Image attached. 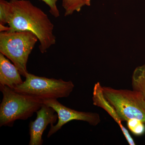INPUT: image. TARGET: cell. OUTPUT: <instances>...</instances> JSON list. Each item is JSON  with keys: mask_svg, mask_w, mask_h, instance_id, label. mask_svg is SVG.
I'll list each match as a JSON object with an SVG mask.
<instances>
[{"mask_svg": "<svg viewBox=\"0 0 145 145\" xmlns=\"http://www.w3.org/2000/svg\"><path fill=\"white\" fill-rule=\"evenodd\" d=\"M7 24L10 31H30L38 38L44 53L56 43L54 25L48 16L29 0H0V25Z\"/></svg>", "mask_w": 145, "mask_h": 145, "instance_id": "cell-1", "label": "cell"}, {"mask_svg": "<svg viewBox=\"0 0 145 145\" xmlns=\"http://www.w3.org/2000/svg\"><path fill=\"white\" fill-rule=\"evenodd\" d=\"M3 98L0 105V126L13 127L17 120H26L43 105L41 100L18 93L0 85Z\"/></svg>", "mask_w": 145, "mask_h": 145, "instance_id": "cell-2", "label": "cell"}, {"mask_svg": "<svg viewBox=\"0 0 145 145\" xmlns=\"http://www.w3.org/2000/svg\"><path fill=\"white\" fill-rule=\"evenodd\" d=\"M38 39L30 31H2L0 33V52L10 59L25 78L28 73L29 57Z\"/></svg>", "mask_w": 145, "mask_h": 145, "instance_id": "cell-3", "label": "cell"}, {"mask_svg": "<svg viewBox=\"0 0 145 145\" xmlns=\"http://www.w3.org/2000/svg\"><path fill=\"white\" fill-rule=\"evenodd\" d=\"M25 78V81L15 87L13 90L42 101L67 98L74 88L71 81L61 79L39 77L29 72Z\"/></svg>", "mask_w": 145, "mask_h": 145, "instance_id": "cell-4", "label": "cell"}, {"mask_svg": "<svg viewBox=\"0 0 145 145\" xmlns=\"http://www.w3.org/2000/svg\"><path fill=\"white\" fill-rule=\"evenodd\" d=\"M107 101L114 107L122 121L137 119L145 124V101L142 93L133 89L102 87Z\"/></svg>", "mask_w": 145, "mask_h": 145, "instance_id": "cell-5", "label": "cell"}, {"mask_svg": "<svg viewBox=\"0 0 145 145\" xmlns=\"http://www.w3.org/2000/svg\"><path fill=\"white\" fill-rule=\"evenodd\" d=\"M42 102L47 106L52 108L58 115L57 124L50 125V129L47 135L48 138L61 129L63 126L73 120L84 121L94 126L99 124L101 122V118L98 113L72 109L61 104L57 99H47Z\"/></svg>", "mask_w": 145, "mask_h": 145, "instance_id": "cell-6", "label": "cell"}, {"mask_svg": "<svg viewBox=\"0 0 145 145\" xmlns=\"http://www.w3.org/2000/svg\"><path fill=\"white\" fill-rule=\"evenodd\" d=\"M52 108L43 103L36 112V119L29 123L30 140L29 145H41L43 142V133L49 125L55 124L58 119L57 113Z\"/></svg>", "mask_w": 145, "mask_h": 145, "instance_id": "cell-7", "label": "cell"}, {"mask_svg": "<svg viewBox=\"0 0 145 145\" xmlns=\"http://www.w3.org/2000/svg\"><path fill=\"white\" fill-rule=\"evenodd\" d=\"M92 100L94 105L103 109L117 122L129 144L135 145V144L134 140L130 135L128 131L122 125V121L119 118L115 109L107 101L104 96L102 89V86L99 82L96 83L94 86Z\"/></svg>", "mask_w": 145, "mask_h": 145, "instance_id": "cell-8", "label": "cell"}, {"mask_svg": "<svg viewBox=\"0 0 145 145\" xmlns=\"http://www.w3.org/2000/svg\"><path fill=\"white\" fill-rule=\"evenodd\" d=\"M20 73L14 64L0 53V85L7 86L13 89L23 82Z\"/></svg>", "mask_w": 145, "mask_h": 145, "instance_id": "cell-9", "label": "cell"}, {"mask_svg": "<svg viewBox=\"0 0 145 145\" xmlns=\"http://www.w3.org/2000/svg\"><path fill=\"white\" fill-rule=\"evenodd\" d=\"M133 89L142 93L145 101V64L137 67L132 77Z\"/></svg>", "mask_w": 145, "mask_h": 145, "instance_id": "cell-10", "label": "cell"}, {"mask_svg": "<svg viewBox=\"0 0 145 145\" xmlns=\"http://www.w3.org/2000/svg\"><path fill=\"white\" fill-rule=\"evenodd\" d=\"M65 10V16L72 15L75 11L79 12L84 6L90 5L91 0H62Z\"/></svg>", "mask_w": 145, "mask_h": 145, "instance_id": "cell-11", "label": "cell"}, {"mask_svg": "<svg viewBox=\"0 0 145 145\" xmlns=\"http://www.w3.org/2000/svg\"><path fill=\"white\" fill-rule=\"evenodd\" d=\"M129 129L135 135L143 134L145 131L144 123L137 119H130L127 121Z\"/></svg>", "mask_w": 145, "mask_h": 145, "instance_id": "cell-12", "label": "cell"}, {"mask_svg": "<svg viewBox=\"0 0 145 145\" xmlns=\"http://www.w3.org/2000/svg\"><path fill=\"white\" fill-rule=\"evenodd\" d=\"M45 3L49 7V12L55 18L60 16L59 11L57 8V3L58 0H40Z\"/></svg>", "mask_w": 145, "mask_h": 145, "instance_id": "cell-13", "label": "cell"}]
</instances>
